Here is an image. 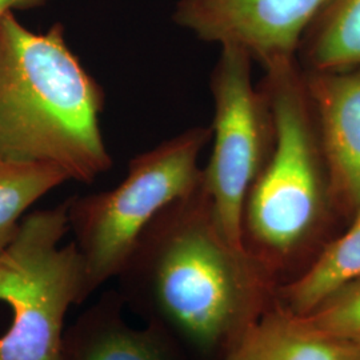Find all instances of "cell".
<instances>
[{
	"label": "cell",
	"instance_id": "cell-1",
	"mask_svg": "<svg viewBox=\"0 0 360 360\" xmlns=\"http://www.w3.org/2000/svg\"><path fill=\"white\" fill-rule=\"evenodd\" d=\"M267 275L223 236L200 181L143 232L116 276V291L186 360H223L266 309Z\"/></svg>",
	"mask_w": 360,
	"mask_h": 360
},
{
	"label": "cell",
	"instance_id": "cell-2",
	"mask_svg": "<svg viewBox=\"0 0 360 360\" xmlns=\"http://www.w3.org/2000/svg\"><path fill=\"white\" fill-rule=\"evenodd\" d=\"M104 91L71 51L65 27L27 30L0 19V160L50 163L92 183L112 166L101 115Z\"/></svg>",
	"mask_w": 360,
	"mask_h": 360
},
{
	"label": "cell",
	"instance_id": "cell-3",
	"mask_svg": "<svg viewBox=\"0 0 360 360\" xmlns=\"http://www.w3.org/2000/svg\"><path fill=\"white\" fill-rule=\"evenodd\" d=\"M275 124L270 159L245 198V251L267 270L321 240L339 214L330 166L300 65L292 60L264 70Z\"/></svg>",
	"mask_w": 360,
	"mask_h": 360
},
{
	"label": "cell",
	"instance_id": "cell-4",
	"mask_svg": "<svg viewBox=\"0 0 360 360\" xmlns=\"http://www.w3.org/2000/svg\"><path fill=\"white\" fill-rule=\"evenodd\" d=\"M211 127H193L131 159L115 188L67 199L68 231L84 263L90 296L123 270L143 232L202 181L199 155Z\"/></svg>",
	"mask_w": 360,
	"mask_h": 360
},
{
	"label": "cell",
	"instance_id": "cell-5",
	"mask_svg": "<svg viewBox=\"0 0 360 360\" xmlns=\"http://www.w3.org/2000/svg\"><path fill=\"white\" fill-rule=\"evenodd\" d=\"M68 232L67 200L28 214L0 255V302L13 311L0 360H56L67 312L89 297L84 263Z\"/></svg>",
	"mask_w": 360,
	"mask_h": 360
},
{
	"label": "cell",
	"instance_id": "cell-6",
	"mask_svg": "<svg viewBox=\"0 0 360 360\" xmlns=\"http://www.w3.org/2000/svg\"><path fill=\"white\" fill-rule=\"evenodd\" d=\"M252 59L235 47H221L211 72L214 147L202 168V186L219 230L230 245L245 250L242 219L245 198L270 159L275 124L263 89L254 86Z\"/></svg>",
	"mask_w": 360,
	"mask_h": 360
},
{
	"label": "cell",
	"instance_id": "cell-7",
	"mask_svg": "<svg viewBox=\"0 0 360 360\" xmlns=\"http://www.w3.org/2000/svg\"><path fill=\"white\" fill-rule=\"evenodd\" d=\"M327 0H180L174 20L205 41L245 51L264 70L296 59Z\"/></svg>",
	"mask_w": 360,
	"mask_h": 360
},
{
	"label": "cell",
	"instance_id": "cell-8",
	"mask_svg": "<svg viewBox=\"0 0 360 360\" xmlns=\"http://www.w3.org/2000/svg\"><path fill=\"white\" fill-rule=\"evenodd\" d=\"M303 77L336 203L340 214L351 219L360 210V65L328 72L303 71Z\"/></svg>",
	"mask_w": 360,
	"mask_h": 360
},
{
	"label": "cell",
	"instance_id": "cell-9",
	"mask_svg": "<svg viewBox=\"0 0 360 360\" xmlns=\"http://www.w3.org/2000/svg\"><path fill=\"white\" fill-rule=\"evenodd\" d=\"M117 291L105 292L65 328L56 360H186L153 327H132Z\"/></svg>",
	"mask_w": 360,
	"mask_h": 360
},
{
	"label": "cell",
	"instance_id": "cell-10",
	"mask_svg": "<svg viewBox=\"0 0 360 360\" xmlns=\"http://www.w3.org/2000/svg\"><path fill=\"white\" fill-rule=\"evenodd\" d=\"M223 360H360V346L326 334L302 315L264 309Z\"/></svg>",
	"mask_w": 360,
	"mask_h": 360
},
{
	"label": "cell",
	"instance_id": "cell-11",
	"mask_svg": "<svg viewBox=\"0 0 360 360\" xmlns=\"http://www.w3.org/2000/svg\"><path fill=\"white\" fill-rule=\"evenodd\" d=\"M296 62L307 72L360 65V0H327L304 31Z\"/></svg>",
	"mask_w": 360,
	"mask_h": 360
},
{
	"label": "cell",
	"instance_id": "cell-12",
	"mask_svg": "<svg viewBox=\"0 0 360 360\" xmlns=\"http://www.w3.org/2000/svg\"><path fill=\"white\" fill-rule=\"evenodd\" d=\"M349 220L347 230L323 245L309 269L285 287V309L306 315L335 291L359 279L360 210Z\"/></svg>",
	"mask_w": 360,
	"mask_h": 360
},
{
	"label": "cell",
	"instance_id": "cell-13",
	"mask_svg": "<svg viewBox=\"0 0 360 360\" xmlns=\"http://www.w3.org/2000/svg\"><path fill=\"white\" fill-rule=\"evenodd\" d=\"M67 180L55 165L0 160V255L16 238L27 210Z\"/></svg>",
	"mask_w": 360,
	"mask_h": 360
},
{
	"label": "cell",
	"instance_id": "cell-14",
	"mask_svg": "<svg viewBox=\"0 0 360 360\" xmlns=\"http://www.w3.org/2000/svg\"><path fill=\"white\" fill-rule=\"evenodd\" d=\"M302 316L323 333L360 346V278Z\"/></svg>",
	"mask_w": 360,
	"mask_h": 360
},
{
	"label": "cell",
	"instance_id": "cell-15",
	"mask_svg": "<svg viewBox=\"0 0 360 360\" xmlns=\"http://www.w3.org/2000/svg\"><path fill=\"white\" fill-rule=\"evenodd\" d=\"M47 1L49 0H0V19L10 11L38 8L44 6Z\"/></svg>",
	"mask_w": 360,
	"mask_h": 360
}]
</instances>
